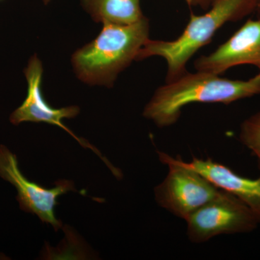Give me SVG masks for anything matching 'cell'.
I'll use <instances>...</instances> for the list:
<instances>
[{
    "instance_id": "obj_1",
    "label": "cell",
    "mask_w": 260,
    "mask_h": 260,
    "mask_svg": "<svg viewBox=\"0 0 260 260\" xmlns=\"http://www.w3.org/2000/svg\"><path fill=\"white\" fill-rule=\"evenodd\" d=\"M208 72H186L155 90L143 116L160 128L177 123L183 108L194 103H232L260 95V71L249 80H231Z\"/></svg>"
},
{
    "instance_id": "obj_2",
    "label": "cell",
    "mask_w": 260,
    "mask_h": 260,
    "mask_svg": "<svg viewBox=\"0 0 260 260\" xmlns=\"http://www.w3.org/2000/svg\"><path fill=\"white\" fill-rule=\"evenodd\" d=\"M146 17L130 25L104 24L92 42L75 51L72 65L77 78L90 85L111 88L150 39Z\"/></svg>"
},
{
    "instance_id": "obj_3",
    "label": "cell",
    "mask_w": 260,
    "mask_h": 260,
    "mask_svg": "<svg viewBox=\"0 0 260 260\" xmlns=\"http://www.w3.org/2000/svg\"><path fill=\"white\" fill-rule=\"evenodd\" d=\"M255 12L254 0H213L207 13H190L187 25L181 35L172 41L149 39L140 49L136 61L153 56L167 63L166 83L174 81L187 72L192 56L211 42L219 29L229 22H236Z\"/></svg>"
},
{
    "instance_id": "obj_4",
    "label": "cell",
    "mask_w": 260,
    "mask_h": 260,
    "mask_svg": "<svg viewBox=\"0 0 260 260\" xmlns=\"http://www.w3.org/2000/svg\"><path fill=\"white\" fill-rule=\"evenodd\" d=\"M158 153L159 160L169 168L167 177L155 188V201L164 209L186 220L220 193V189L199 173L181 165L167 153Z\"/></svg>"
},
{
    "instance_id": "obj_5",
    "label": "cell",
    "mask_w": 260,
    "mask_h": 260,
    "mask_svg": "<svg viewBox=\"0 0 260 260\" xmlns=\"http://www.w3.org/2000/svg\"><path fill=\"white\" fill-rule=\"evenodd\" d=\"M186 221L188 237L194 243L208 242L217 236L251 232L260 223L255 214L244 203L221 189Z\"/></svg>"
},
{
    "instance_id": "obj_6",
    "label": "cell",
    "mask_w": 260,
    "mask_h": 260,
    "mask_svg": "<svg viewBox=\"0 0 260 260\" xmlns=\"http://www.w3.org/2000/svg\"><path fill=\"white\" fill-rule=\"evenodd\" d=\"M0 177L17 189L20 209L36 214L43 223L51 224L55 231L61 229L62 223L56 218L54 208L59 204V196L76 191L73 181L60 179L56 181L55 187L49 189L38 185L22 174L16 155L3 145L0 146Z\"/></svg>"
},
{
    "instance_id": "obj_7",
    "label": "cell",
    "mask_w": 260,
    "mask_h": 260,
    "mask_svg": "<svg viewBox=\"0 0 260 260\" xmlns=\"http://www.w3.org/2000/svg\"><path fill=\"white\" fill-rule=\"evenodd\" d=\"M23 73L28 84L26 98L23 104L10 114V122L16 126L21 123L29 121L44 122L51 125L59 126L76 139L84 148L91 149L102 160H105L95 147L90 145L86 140L78 138L73 132L70 131L69 128L63 124V119H73L78 116L80 113V108L77 106H71L55 109L49 105L44 99L42 90L44 68L42 61L37 54H34L29 59L28 64L24 69ZM104 162L107 164L106 160Z\"/></svg>"
},
{
    "instance_id": "obj_8",
    "label": "cell",
    "mask_w": 260,
    "mask_h": 260,
    "mask_svg": "<svg viewBox=\"0 0 260 260\" xmlns=\"http://www.w3.org/2000/svg\"><path fill=\"white\" fill-rule=\"evenodd\" d=\"M240 65H252L260 71L259 18L246 20L226 42L194 63L196 71L218 75Z\"/></svg>"
},
{
    "instance_id": "obj_9",
    "label": "cell",
    "mask_w": 260,
    "mask_h": 260,
    "mask_svg": "<svg viewBox=\"0 0 260 260\" xmlns=\"http://www.w3.org/2000/svg\"><path fill=\"white\" fill-rule=\"evenodd\" d=\"M174 158L181 165L199 173L218 189L240 200L260 220V177L254 179L242 177L211 158H194L190 162Z\"/></svg>"
},
{
    "instance_id": "obj_10",
    "label": "cell",
    "mask_w": 260,
    "mask_h": 260,
    "mask_svg": "<svg viewBox=\"0 0 260 260\" xmlns=\"http://www.w3.org/2000/svg\"><path fill=\"white\" fill-rule=\"evenodd\" d=\"M80 3L94 21L103 25H130L145 17L140 0H80Z\"/></svg>"
},
{
    "instance_id": "obj_11",
    "label": "cell",
    "mask_w": 260,
    "mask_h": 260,
    "mask_svg": "<svg viewBox=\"0 0 260 260\" xmlns=\"http://www.w3.org/2000/svg\"><path fill=\"white\" fill-rule=\"evenodd\" d=\"M239 139L260 162V112L248 117L240 126Z\"/></svg>"
},
{
    "instance_id": "obj_12",
    "label": "cell",
    "mask_w": 260,
    "mask_h": 260,
    "mask_svg": "<svg viewBox=\"0 0 260 260\" xmlns=\"http://www.w3.org/2000/svg\"><path fill=\"white\" fill-rule=\"evenodd\" d=\"M186 4L189 7H197L204 10H208L211 6L213 0H185Z\"/></svg>"
},
{
    "instance_id": "obj_13",
    "label": "cell",
    "mask_w": 260,
    "mask_h": 260,
    "mask_svg": "<svg viewBox=\"0 0 260 260\" xmlns=\"http://www.w3.org/2000/svg\"><path fill=\"white\" fill-rule=\"evenodd\" d=\"M255 3V13L257 14V18L260 19V0H254Z\"/></svg>"
},
{
    "instance_id": "obj_14",
    "label": "cell",
    "mask_w": 260,
    "mask_h": 260,
    "mask_svg": "<svg viewBox=\"0 0 260 260\" xmlns=\"http://www.w3.org/2000/svg\"><path fill=\"white\" fill-rule=\"evenodd\" d=\"M42 1L44 5H47L49 3H51V0H42Z\"/></svg>"
},
{
    "instance_id": "obj_15",
    "label": "cell",
    "mask_w": 260,
    "mask_h": 260,
    "mask_svg": "<svg viewBox=\"0 0 260 260\" xmlns=\"http://www.w3.org/2000/svg\"><path fill=\"white\" fill-rule=\"evenodd\" d=\"M0 1H1V0H0Z\"/></svg>"
}]
</instances>
